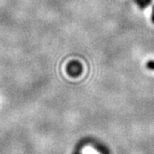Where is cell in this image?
Instances as JSON below:
<instances>
[{"label": "cell", "instance_id": "obj_1", "mask_svg": "<svg viewBox=\"0 0 154 154\" xmlns=\"http://www.w3.org/2000/svg\"><path fill=\"white\" fill-rule=\"evenodd\" d=\"M82 71V64L77 61H72L67 66V72L72 77H76L80 75Z\"/></svg>", "mask_w": 154, "mask_h": 154}, {"label": "cell", "instance_id": "obj_2", "mask_svg": "<svg viewBox=\"0 0 154 154\" xmlns=\"http://www.w3.org/2000/svg\"><path fill=\"white\" fill-rule=\"evenodd\" d=\"M146 68L150 70H154V61L150 60L146 63Z\"/></svg>", "mask_w": 154, "mask_h": 154}, {"label": "cell", "instance_id": "obj_3", "mask_svg": "<svg viewBox=\"0 0 154 154\" xmlns=\"http://www.w3.org/2000/svg\"><path fill=\"white\" fill-rule=\"evenodd\" d=\"M152 22H154V8L153 11H152Z\"/></svg>", "mask_w": 154, "mask_h": 154}, {"label": "cell", "instance_id": "obj_4", "mask_svg": "<svg viewBox=\"0 0 154 154\" xmlns=\"http://www.w3.org/2000/svg\"><path fill=\"white\" fill-rule=\"evenodd\" d=\"M143 1H145V2H146V3L147 5H148L149 3H150V2H151L152 0H143Z\"/></svg>", "mask_w": 154, "mask_h": 154}]
</instances>
